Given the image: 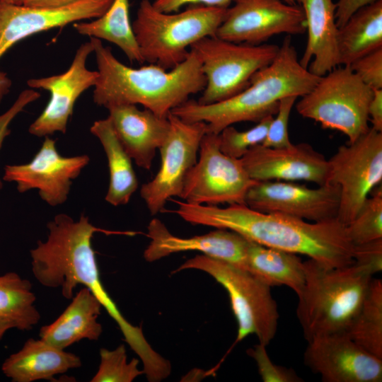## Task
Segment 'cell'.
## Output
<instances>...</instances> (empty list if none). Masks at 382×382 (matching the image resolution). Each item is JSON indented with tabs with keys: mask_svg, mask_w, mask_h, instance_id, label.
Wrapping results in <instances>:
<instances>
[{
	"mask_svg": "<svg viewBox=\"0 0 382 382\" xmlns=\"http://www.w3.org/2000/svg\"><path fill=\"white\" fill-rule=\"evenodd\" d=\"M45 241H39L30 250L31 269L38 282L48 288L61 289L66 299H72L79 284L88 288L122 332L125 341L140 358L143 367L150 369L161 361V355L148 342L140 327L131 324L103 286L91 239L95 233L132 235L130 231H112L98 228L81 214L74 221L66 214H57L47 226Z\"/></svg>",
	"mask_w": 382,
	"mask_h": 382,
	"instance_id": "6da1fadb",
	"label": "cell"
},
{
	"mask_svg": "<svg viewBox=\"0 0 382 382\" xmlns=\"http://www.w3.org/2000/svg\"><path fill=\"white\" fill-rule=\"evenodd\" d=\"M172 211L192 225L234 231L260 245L308 256L330 267L353 264L354 245L347 227L337 218L308 221L290 216L264 213L245 204L226 207L172 199Z\"/></svg>",
	"mask_w": 382,
	"mask_h": 382,
	"instance_id": "7a4b0ae2",
	"label": "cell"
},
{
	"mask_svg": "<svg viewBox=\"0 0 382 382\" xmlns=\"http://www.w3.org/2000/svg\"><path fill=\"white\" fill-rule=\"evenodd\" d=\"M97 63L98 76L93 86V100L109 108L119 105H141L161 117L202 92L206 80L200 62L190 50L184 61L166 69L155 64L132 68L118 60L101 40L90 37Z\"/></svg>",
	"mask_w": 382,
	"mask_h": 382,
	"instance_id": "3957f363",
	"label": "cell"
},
{
	"mask_svg": "<svg viewBox=\"0 0 382 382\" xmlns=\"http://www.w3.org/2000/svg\"><path fill=\"white\" fill-rule=\"evenodd\" d=\"M320 78L301 66L291 37L287 36L274 60L255 72L250 85L239 93L208 105L188 100L171 113L187 122H203L207 125V133L219 134L235 123H257L267 116H274L282 98L302 97Z\"/></svg>",
	"mask_w": 382,
	"mask_h": 382,
	"instance_id": "277c9868",
	"label": "cell"
},
{
	"mask_svg": "<svg viewBox=\"0 0 382 382\" xmlns=\"http://www.w3.org/2000/svg\"><path fill=\"white\" fill-rule=\"evenodd\" d=\"M305 283L297 294L296 316L307 342L332 333L347 332L358 313L373 275L352 264L330 267L309 259L305 262Z\"/></svg>",
	"mask_w": 382,
	"mask_h": 382,
	"instance_id": "5b68a950",
	"label": "cell"
},
{
	"mask_svg": "<svg viewBox=\"0 0 382 382\" xmlns=\"http://www.w3.org/2000/svg\"><path fill=\"white\" fill-rule=\"evenodd\" d=\"M226 8L196 6L180 13H165L149 0H141L132 24L144 61L166 69L176 66L194 43L216 36Z\"/></svg>",
	"mask_w": 382,
	"mask_h": 382,
	"instance_id": "8992f818",
	"label": "cell"
},
{
	"mask_svg": "<svg viewBox=\"0 0 382 382\" xmlns=\"http://www.w3.org/2000/svg\"><path fill=\"white\" fill-rule=\"evenodd\" d=\"M188 269L209 274L227 291L238 323L236 342L253 334L259 343H270L279 318L272 286L246 270L203 254L187 260L172 274Z\"/></svg>",
	"mask_w": 382,
	"mask_h": 382,
	"instance_id": "52a82bcc",
	"label": "cell"
},
{
	"mask_svg": "<svg viewBox=\"0 0 382 382\" xmlns=\"http://www.w3.org/2000/svg\"><path fill=\"white\" fill-rule=\"evenodd\" d=\"M373 90L349 66H337L321 76L296 103L298 113L323 128L345 134L352 143L370 129L368 108Z\"/></svg>",
	"mask_w": 382,
	"mask_h": 382,
	"instance_id": "ba28073f",
	"label": "cell"
},
{
	"mask_svg": "<svg viewBox=\"0 0 382 382\" xmlns=\"http://www.w3.org/2000/svg\"><path fill=\"white\" fill-rule=\"evenodd\" d=\"M279 49L276 45L236 43L216 36L194 43L190 50L197 56L206 80L197 102L212 104L239 93L255 72L274 60Z\"/></svg>",
	"mask_w": 382,
	"mask_h": 382,
	"instance_id": "9c48e42d",
	"label": "cell"
},
{
	"mask_svg": "<svg viewBox=\"0 0 382 382\" xmlns=\"http://www.w3.org/2000/svg\"><path fill=\"white\" fill-rule=\"evenodd\" d=\"M328 163L326 184L340 187L337 219L347 226L382 180V132L370 127L355 141L340 146Z\"/></svg>",
	"mask_w": 382,
	"mask_h": 382,
	"instance_id": "30bf717a",
	"label": "cell"
},
{
	"mask_svg": "<svg viewBox=\"0 0 382 382\" xmlns=\"http://www.w3.org/2000/svg\"><path fill=\"white\" fill-rule=\"evenodd\" d=\"M257 182L249 176L241 159L221 151L219 134L206 132L180 198L197 204H245L246 194Z\"/></svg>",
	"mask_w": 382,
	"mask_h": 382,
	"instance_id": "8fae6325",
	"label": "cell"
},
{
	"mask_svg": "<svg viewBox=\"0 0 382 382\" xmlns=\"http://www.w3.org/2000/svg\"><path fill=\"white\" fill-rule=\"evenodd\" d=\"M170 128L158 149V171L140 189L141 197L152 216L163 212L168 199L180 197L185 178L197 163L201 141L207 132L203 122H187L168 115Z\"/></svg>",
	"mask_w": 382,
	"mask_h": 382,
	"instance_id": "7c38bea8",
	"label": "cell"
},
{
	"mask_svg": "<svg viewBox=\"0 0 382 382\" xmlns=\"http://www.w3.org/2000/svg\"><path fill=\"white\" fill-rule=\"evenodd\" d=\"M216 36L228 41L261 45L271 37L306 30L304 13L299 4L283 0H233Z\"/></svg>",
	"mask_w": 382,
	"mask_h": 382,
	"instance_id": "4fadbf2b",
	"label": "cell"
},
{
	"mask_svg": "<svg viewBox=\"0 0 382 382\" xmlns=\"http://www.w3.org/2000/svg\"><path fill=\"white\" fill-rule=\"evenodd\" d=\"M113 0H83L59 8H35L0 3V59L22 40L71 23L102 16ZM11 81L0 71V104L9 93Z\"/></svg>",
	"mask_w": 382,
	"mask_h": 382,
	"instance_id": "5bb4252c",
	"label": "cell"
},
{
	"mask_svg": "<svg viewBox=\"0 0 382 382\" xmlns=\"http://www.w3.org/2000/svg\"><path fill=\"white\" fill-rule=\"evenodd\" d=\"M340 195V187L330 184L310 188L294 182L257 181L248 190L245 204L260 212L317 222L337 218Z\"/></svg>",
	"mask_w": 382,
	"mask_h": 382,
	"instance_id": "9a60e30c",
	"label": "cell"
},
{
	"mask_svg": "<svg viewBox=\"0 0 382 382\" xmlns=\"http://www.w3.org/2000/svg\"><path fill=\"white\" fill-rule=\"evenodd\" d=\"M93 52L91 41L85 42L79 47L64 72L27 81L30 88L43 89L50 94L46 107L29 127L30 134L42 137L57 132H66L76 100L84 91L95 86L98 76L97 71L86 67L88 57Z\"/></svg>",
	"mask_w": 382,
	"mask_h": 382,
	"instance_id": "2e32d148",
	"label": "cell"
},
{
	"mask_svg": "<svg viewBox=\"0 0 382 382\" xmlns=\"http://www.w3.org/2000/svg\"><path fill=\"white\" fill-rule=\"evenodd\" d=\"M89 161L88 155L71 157L60 155L56 148V141L47 136L29 163L6 165L3 180L15 182L21 193L37 189L40 198L54 207L66 201L72 181Z\"/></svg>",
	"mask_w": 382,
	"mask_h": 382,
	"instance_id": "e0dca14e",
	"label": "cell"
},
{
	"mask_svg": "<svg viewBox=\"0 0 382 382\" xmlns=\"http://www.w3.org/2000/svg\"><path fill=\"white\" fill-rule=\"evenodd\" d=\"M303 361L324 382L382 381V359L359 346L347 332L325 335L308 341Z\"/></svg>",
	"mask_w": 382,
	"mask_h": 382,
	"instance_id": "ac0fdd59",
	"label": "cell"
},
{
	"mask_svg": "<svg viewBox=\"0 0 382 382\" xmlns=\"http://www.w3.org/2000/svg\"><path fill=\"white\" fill-rule=\"evenodd\" d=\"M249 176L256 181H307L326 184L328 163L323 154L308 143L283 148L257 144L240 158Z\"/></svg>",
	"mask_w": 382,
	"mask_h": 382,
	"instance_id": "d6986e66",
	"label": "cell"
},
{
	"mask_svg": "<svg viewBox=\"0 0 382 382\" xmlns=\"http://www.w3.org/2000/svg\"><path fill=\"white\" fill-rule=\"evenodd\" d=\"M149 245L144 252L147 262H154L173 253L198 251L246 270L249 240L227 229L216 228L208 233L190 238L172 234L158 219L147 226Z\"/></svg>",
	"mask_w": 382,
	"mask_h": 382,
	"instance_id": "ffe728a7",
	"label": "cell"
},
{
	"mask_svg": "<svg viewBox=\"0 0 382 382\" xmlns=\"http://www.w3.org/2000/svg\"><path fill=\"white\" fill-rule=\"evenodd\" d=\"M108 110V118L125 151L137 166L149 170L157 149L168 135V118L132 104L114 105Z\"/></svg>",
	"mask_w": 382,
	"mask_h": 382,
	"instance_id": "44dd1931",
	"label": "cell"
},
{
	"mask_svg": "<svg viewBox=\"0 0 382 382\" xmlns=\"http://www.w3.org/2000/svg\"><path fill=\"white\" fill-rule=\"evenodd\" d=\"M302 8L308 33L299 60L312 74L323 76L339 65L336 4L332 0H297Z\"/></svg>",
	"mask_w": 382,
	"mask_h": 382,
	"instance_id": "7402d4cb",
	"label": "cell"
},
{
	"mask_svg": "<svg viewBox=\"0 0 382 382\" xmlns=\"http://www.w3.org/2000/svg\"><path fill=\"white\" fill-rule=\"evenodd\" d=\"M81 365L77 355L57 348L41 338H30L19 351L4 361L1 370L13 382H33L52 380L54 376Z\"/></svg>",
	"mask_w": 382,
	"mask_h": 382,
	"instance_id": "603a6c76",
	"label": "cell"
},
{
	"mask_svg": "<svg viewBox=\"0 0 382 382\" xmlns=\"http://www.w3.org/2000/svg\"><path fill=\"white\" fill-rule=\"evenodd\" d=\"M101 304L91 291L81 289L64 312L50 325L41 328L40 337L52 345L65 349L83 339L98 340L103 328L97 319Z\"/></svg>",
	"mask_w": 382,
	"mask_h": 382,
	"instance_id": "cb8c5ba5",
	"label": "cell"
},
{
	"mask_svg": "<svg viewBox=\"0 0 382 382\" xmlns=\"http://www.w3.org/2000/svg\"><path fill=\"white\" fill-rule=\"evenodd\" d=\"M382 47V0L364 6L338 28L339 65L349 66Z\"/></svg>",
	"mask_w": 382,
	"mask_h": 382,
	"instance_id": "d4e9b609",
	"label": "cell"
},
{
	"mask_svg": "<svg viewBox=\"0 0 382 382\" xmlns=\"http://www.w3.org/2000/svg\"><path fill=\"white\" fill-rule=\"evenodd\" d=\"M90 131L100 141L108 159L109 187L105 199L113 206L127 204L139 187L132 158L117 139L108 117L95 121Z\"/></svg>",
	"mask_w": 382,
	"mask_h": 382,
	"instance_id": "484cf974",
	"label": "cell"
},
{
	"mask_svg": "<svg viewBox=\"0 0 382 382\" xmlns=\"http://www.w3.org/2000/svg\"><path fill=\"white\" fill-rule=\"evenodd\" d=\"M246 270L270 286L284 285L296 295L305 283L304 263L297 254L249 240Z\"/></svg>",
	"mask_w": 382,
	"mask_h": 382,
	"instance_id": "4316f807",
	"label": "cell"
},
{
	"mask_svg": "<svg viewBox=\"0 0 382 382\" xmlns=\"http://www.w3.org/2000/svg\"><path fill=\"white\" fill-rule=\"evenodd\" d=\"M74 28L82 35L115 45L132 62H144L130 22L129 0H113L102 16L88 21L74 23Z\"/></svg>",
	"mask_w": 382,
	"mask_h": 382,
	"instance_id": "83f0119b",
	"label": "cell"
},
{
	"mask_svg": "<svg viewBox=\"0 0 382 382\" xmlns=\"http://www.w3.org/2000/svg\"><path fill=\"white\" fill-rule=\"evenodd\" d=\"M32 287L16 272L0 276V317L13 320L20 330H31L40 319Z\"/></svg>",
	"mask_w": 382,
	"mask_h": 382,
	"instance_id": "f1b7e54d",
	"label": "cell"
},
{
	"mask_svg": "<svg viewBox=\"0 0 382 382\" xmlns=\"http://www.w3.org/2000/svg\"><path fill=\"white\" fill-rule=\"evenodd\" d=\"M356 343L382 359V281L372 279L364 300L347 330Z\"/></svg>",
	"mask_w": 382,
	"mask_h": 382,
	"instance_id": "f546056e",
	"label": "cell"
},
{
	"mask_svg": "<svg viewBox=\"0 0 382 382\" xmlns=\"http://www.w3.org/2000/svg\"><path fill=\"white\" fill-rule=\"evenodd\" d=\"M352 243L359 245L382 238V190L378 187L347 226Z\"/></svg>",
	"mask_w": 382,
	"mask_h": 382,
	"instance_id": "4dcf8cb0",
	"label": "cell"
},
{
	"mask_svg": "<svg viewBox=\"0 0 382 382\" xmlns=\"http://www.w3.org/2000/svg\"><path fill=\"white\" fill-rule=\"evenodd\" d=\"M100 357V365L91 382H131L144 374L143 370L138 369L137 359L127 361L124 345L113 350L102 348Z\"/></svg>",
	"mask_w": 382,
	"mask_h": 382,
	"instance_id": "1f68e13d",
	"label": "cell"
},
{
	"mask_svg": "<svg viewBox=\"0 0 382 382\" xmlns=\"http://www.w3.org/2000/svg\"><path fill=\"white\" fill-rule=\"evenodd\" d=\"M273 117L267 116L245 131H238L232 125L225 127L219 134L221 151L229 157L241 158L250 148L262 144Z\"/></svg>",
	"mask_w": 382,
	"mask_h": 382,
	"instance_id": "d6a6232c",
	"label": "cell"
},
{
	"mask_svg": "<svg viewBox=\"0 0 382 382\" xmlns=\"http://www.w3.org/2000/svg\"><path fill=\"white\" fill-rule=\"evenodd\" d=\"M298 97L286 96L279 100L275 117H273L262 145L271 148H283L290 146L288 125L292 108Z\"/></svg>",
	"mask_w": 382,
	"mask_h": 382,
	"instance_id": "836d02e7",
	"label": "cell"
},
{
	"mask_svg": "<svg viewBox=\"0 0 382 382\" xmlns=\"http://www.w3.org/2000/svg\"><path fill=\"white\" fill-rule=\"evenodd\" d=\"M266 347L259 343L247 350V354L255 361L259 375L264 382L303 381L292 369L274 364L267 354Z\"/></svg>",
	"mask_w": 382,
	"mask_h": 382,
	"instance_id": "e575fe53",
	"label": "cell"
},
{
	"mask_svg": "<svg viewBox=\"0 0 382 382\" xmlns=\"http://www.w3.org/2000/svg\"><path fill=\"white\" fill-rule=\"evenodd\" d=\"M349 66L370 88L382 89V47L359 58Z\"/></svg>",
	"mask_w": 382,
	"mask_h": 382,
	"instance_id": "d590c367",
	"label": "cell"
},
{
	"mask_svg": "<svg viewBox=\"0 0 382 382\" xmlns=\"http://www.w3.org/2000/svg\"><path fill=\"white\" fill-rule=\"evenodd\" d=\"M353 263L371 275L382 270V238L354 245Z\"/></svg>",
	"mask_w": 382,
	"mask_h": 382,
	"instance_id": "8d00e7d4",
	"label": "cell"
},
{
	"mask_svg": "<svg viewBox=\"0 0 382 382\" xmlns=\"http://www.w3.org/2000/svg\"><path fill=\"white\" fill-rule=\"evenodd\" d=\"M40 93L33 88L23 91L13 105L3 114L0 115V150L6 137L10 134L9 125L13 120L30 103L37 100ZM3 184L0 180V190Z\"/></svg>",
	"mask_w": 382,
	"mask_h": 382,
	"instance_id": "74e56055",
	"label": "cell"
},
{
	"mask_svg": "<svg viewBox=\"0 0 382 382\" xmlns=\"http://www.w3.org/2000/svg\"><path fill=\"white\" fill-rule=\"evenodd\" d=\"M233 0H154L153 6L158 11L165 13L178 11L185 5L194 4L220 8H228Z\"/></svg>",
	"mask_w": 382,
	"mask_h": 382,
	"instance_id": "f35d334b",
	"label": "cell"
},
{
	"mask_svg": "<svg viewBox=\"0 0 382 382\" xmlns=\"http://www.w3.org/2000/svg\"><path fill=\"white\" fill-rule=\"evenodd\" d=\"M377 1L378 0H339L336 3L335 10L337 28L342 27L357 11Z\"/></svg>",
	"mask_w": 382,
	"mask_h": 382,
	"instance_id": "ab89813d",
	"label": "cell"
},
{
	"mask_svg": "<svg viewBox=\"0 0 382 382\" xmlns=\"http://www.w3.org/2000/svg\"><path fill=\"white\" fill-rule=\"evenodd\" d=\"M368 114L372 128L382 132V89L373 90L369 105Z\"/></svg>",
	"mask_w": 382,
	"mask_h": 382,
	"instance_id": "60d3db41",
	"label": "cell"
},
{
	"mask_svg": "<svg viewBox=\"0 0 382 382\" xmlns=\"http://www.w3.org/2000/svg\"><path fill=\"white\" fill-rule=\"evenodd\" d=\"M83 0H25L23 6L35 8H59Z\"/></svg>",
	"mask_w": 382,
	"mask_h": 382,
	"instance_id": "b9f144b4",
	"label": "cell"
},
{
	"mask_svg": "<svg viewBox=\"0 0 382 382\" xmlns=\"http://www.w3.org/2000/svg\"><path fill=\"white\" fill-rule=\"evenodd\" d=\"M16 328V323L13 320L0 317V340L7 330Z\"/></svg>",
	"mask_w": 382,
	"mask_h": 382,
	"instance_id": "7bdbcfd3",
	"label": "cell"
},
{
	"mask_svg": "<svg viewBox=\"0 0 382 382\" xmlns=\"http://www.w3.org/2000/svg\"><path fill=\"white\" fill-rule=\"evenodd\" d=\"M25 1V0H0V3L15 6H23Z\"/></svg>",
	"mask_w": 382,
	"mask_h": 382,
	"instance_id": "ee69618b",
	"label": "cell"
},
{
	"mask_svg": "<svg viewBox=\"0 0 382 382\" xmlns=\"http://www.w3.org/2000/svg\"><path fill=\"white\" fill-rule=\"evenodd\" d=\"M283 1H285L286 3L290 4H297V0H283Z\"/></svg>",
	"mask_w": 382,
	"mask_h": 382,
	"instance_id": "f6af8a7d",
	"label": "cell"
}]
</instances>
